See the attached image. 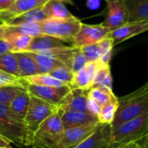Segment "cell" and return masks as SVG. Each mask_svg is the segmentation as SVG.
<instances>
[{
  "label": "cell",
  "mask_w": 148,
  "mask_h": 148,
  "mask_svg": "<svg viewBox=\"0 0 148 148\" xmlns=\"http://www.w3.org/2000/svg\"><path fill=\"white\" fill-rule=\"evenodd\" d=\"M119 106L118 99L112 100L101 106L100 113L98 117L99 122L103 125H111Z\"/></svg>",
  "instance_id": "f1b7e54d"
},
{
  "label": "cell",
  "mask_w": 148,
  "mask_h": 148,
  "mask_svg": "<svg viewBox=\"0 0 148 148\" xmlns=\"http://www.w3.org/2000/svg\"><path fill=\"white\" fill-rule=\"evenodd\" d=\"M48 74H50L54 79L66 84L67 86L73 78V73L71 71L64 65H59L53 68Z\"/></svg>",
  "instance_id": "4dcf8cb0"
},
{
  "label": "cell",
  "mask_w": 148,
  "mask_h": 148,
  "mask_svg": "<svg viewBox=\"0 0 148 148\" xmlns=\"http://www.w3.org/2000/svg\"><path fill=\"white\" fill-rule=\"evenodd\" d=\"M80 51L87 59V62H95L100 59L101 51L99 45V42L90 45L83 46L80 48Z\"/></svg>",
  "instance_id": "1f68e13d"
},
{
  "label": "cell",
  "mask_w": 148,
  "mask_h": 148,
  "mask_svg": "<svg viewBox=\"0 0 148 148\" xmlns=\"http://www.w3.org/2000/svg\"><path fill=\"white\" fill-rule=\"evenodd\" d=\"M87 108H88V112L91 114L96 116L97 118L99 117L100 111H101V106L90 97H88L87 99Z\"/></svg>",
  "instance_id": "d590c367"
},
{
  "label": "cell",
  "mask_w": 148,
  "mask_h": 148,
  "mask_svg": "<svg viewBox=\"0 0 148 148\" xmlns=\"http://www.w3.org/2000/svg\"></svg>",
  "instance_id": "bcb514c9"
},
{
  "label": "cell",
  "mask_w": 148,
  "mask_h": 148,
  "mask_svg": "<svg viewBox=\"0 0 148 148\" xmlns=\"http://www.w3.org/2000/svg\"><path fill=\"white\" fill-rule=\"evenodd\" d=\"M138 144L141 145L142 148H148V136L145 138H144L143 140H141L140 142H138Z\"/></svg>",
  "instance_id": "b9f144b4"
},
{
  "label": "cell",
  "mask_w": 148,
  "mask_h": 148,
  "mask_svg": "<svg viewBox=\"0 0 148 148\" xmlns=\"http://www.w3.org/2000/svg\"><path fill=\"white\" fill-rule=\"evenodd\" d=\"M145 86H146V88L148 89V81H147V82H146V83H145Z\"/></svg>",
  "instance_id": "f6af8a7d"
},
{
  "label": "cell",
  "mask_w": 148,
  "mask_h": 148,
  "mask_svg": "<svg viewBox=\"0 0 148 148\" xmlns=\"http://www.w3.org/2000/svg\"><path fill=\"white\" fill-rule=\"evenodd\" d=\"M110 32L109 29L102 24L86 25L82 23L79 32L73 38L71 46L80 49L83 46L96 44L106 38Z\"/></svg>",
  "instance_id": "52a82bcc"
},
{
  "label": "cell",
  "mask_w": 148,
  "mask_h": 148,
  "mask_svg": "<svg viewBox=\"0 0 148 148\" xmlns=\"http://www.w3.org/2000/svg\"><path fill=\"white\" fill-rule=\"evenodd\" d=\"M42 8L47 19H71L75 18L64 4L57 0H49Z\"/></svg>",
  "instance_id": "d6986e66"
},
{
  "label": "cell",
  "mask_w": 148,
  "mask_h": 148,
  "mask_svg": "<svg viewBox=\"0 0 148 148\" xmlns=\"http://www.w3.org/2000/svg\"><path fill=\"white\" fill-rule=\"evenodd\" d=\"M112 129V128H111ZM148 136V113L112 129L111 145L140 142Z\"/></svg>",
  "instance_id": "277c9868"
},
{
  "label": "cell",
  "mask_w": 148,
  "mask_h": 148,
  "mask_svg": "<svg viewBox=\"0 0 148 148\" xmlns=\"http://www.w3.org/2000/svg\"><path fill=\"white\" fill-rule=\"evenodd\" d=\"M23 89L17 87H0V104L9 105Z\"/></svg>",
  "instance_id": "d6a6232c"
},
{
  "label": "cell",
  "mask_w": 148,
  "mask_h": 148,
  "mask_svg": "<svg viewBox=\"0 0 148 148\" xmlns=\"http://www.w3.org/2000/svg\"><path fill=\"white\" fill-rule=\"evenodd\" d=\"M64 128L58 112L46 119L32 136V148H57Z\"/></svg>",
  "instance_id": "3957f363"
},
{
  "label": "cell",
  "mask_w": 148,
  "mask_h": 148,
  "mask_svg": "<svg viewBox=\"0 0 148 148\" xmlns=\"http://www.w3.org/2000/svg\"><path fill=\"white\" fill-rule=\"evenodd\" d=\"M33 38L27 36V35H22L18 33H12V32H3V26H2V32L0 34V39H4L10 43V45L12 46V52H22L25 51L28 47L30 46L32 40Z\"/></svg>",
  "instance_id": "ffe728a7"
},
{
  "label": "cell",
  "mask_w": 148,
  "mask_h": 148,
  "mask_svg": "<svg viewBox=\"0 0 148 148\" xmlns=\"http://www.w3.org/2000/svg\"><path fill=\"white\" fill-rule=\"evenodd\" d=\"M148 31V21L128 22L120 28L111 32L107 38L112 41L113 46L131 38L137 35Z\"/></svg>",
  "instance_id": "7c38bea8"
},
{
  "label": "cell",
  "mask_w": 148,
  "mask_h": 148,
  "mask_svg": "<svg viewBox=\"0 0 148 148\" xmlns=\"http://www.w3.org/2000/svg\"><path fill=\"white\" fill-rule=\"evenodd\" d=\"M30 101V95L26 90H23L18 96H16L12 101L8 105L12 114L20 121L24 122L26 115L28 105Z\"/></svg>",
  "instance_id": "44dd1931"
},
{
  "label": "cell",
  "mask_w": 148,
  "mask_h": 148,
  "mask_svg": "<svg viewBox=\"0 0 148 148\" xmlns=\"http://www.w3.org/2000/svg\"><path fill=\"white\" fill-rule=\"evenodd\" d=\"M1 32H2V25L0 24V34H1Z\"/></svg>",
  "instance_id": "ee69618b"
},
{
  "label": "cell",
  "mask_w": 148,
  "mask_h": 148,
  "mask_svg": "<svg viewBox=\"0 0 148 148\" xmlns=\"http://www.w3.org/2000/svg\"><path fill=\"white\" fill-rule=\"evenodd\" d=\"M89 90L74 89L71 90L58 104V110L62 111H75L88 112L87 99Z\"/></svg>",
  "instance_id": "8fae6325"
},
{
  "label": "cell",
  "mask_w": 148,
  "mask_h": 148,
  "mask_svg": "<svg viewBox=\"0 0 148 148\" xmlns=\"http://www.w3.org/2000/svg\"><path fill=\"white\" fill-rule=\"evenodd\" d=\"M69 46L64 41L51 37L47 35H40L38 37H35L32 38V43L28 49L25 51L28 52H36V53H43L53 49L63 48Z\"/></svg>",
  "instance_id": "2e32d148"
},
{
  "label": "cell",
  "mask_w": 148,
  "mask_h": 148,
  "mask_svg": "<svg viewBox=\"0 0 148 148\" xmlns=\"http://www.w3.org/2000/svg\"><path fill=\"white\" fill-rule=\"evenodd\" d=\"M26 52H28V51H26ZM29 53L35 60V62L38 67L39 74H47L53 68L59 66V65H64L60 61H58V59H56L55 58H53L48 54L35 53V52H29Z\"/></svg>",
  "instance_id": "7402d4cb"
},
{
  "label": "cell",
  "mask_w": 148,
  "mask_h": 148,
  "mask_svg": "<svg viewBox=\"0 0 148 148\" xmlns=\"http://www.w3.org/2000/svg\"><path fill=\"white\" fill-rule=\"evenodd\" d=\"M118 102L119 106L111 124L112 129L148 113V89L144 85L136 91L118 98Z\"/></svg>",
  "instance_id": "6da1fadb"
},
{
  "label": "cell",
  "mask_w": 148,
  "mask_h": 148,
  "mask_svg": "<svg viewBox=\"0 0 148 148\" xmlns=\"http://www.w3.org/2000/svg\"><path fill=\"white\" fill-rule=\"evenodd\" d=\"M14 2L15 0H0V12L8 11Z\"/></svg>",
  "instance_id": "74e56055"
},
{
  "label": "cell",
  "mask_w": 148,
  "mask_h": 148,
  "mask_svg": "<svg viewBox=\"0 0 148 148\" xmlns=\"http://www.w3.org/2000/svg\"><path fill=\"white\" fill-rule=\"evenodd\" d=\"M86 5L90 9H95L99 5V0H87Z\"/></svg>",
  "instance_id": "60d3db41"
},
{
  "label": "cell",
  "mask_w": 148,
  "mask_h": 148,
  "mask_svg": "<svg viewBox=\"0 0 148 148\" xmlns=\"http://www.w3.org/2000/svg\"><path fill=\"white\" fill-rule=\"evenodd\" d=\"M58 113L61 118L64 130L99 122V119L96 116L88 112L58 110Z\"/></svg>",
  "instance_id": "9a60e30c"
},
{
  "label": "cell",
  "mask_w": 148,
  "mask_h": 148,
  "mask_svg": "<svg viewBox=\"0 0 148 148\" xmlns=\"http://www.w3.org/2000/svg\"><path fill=\"white\" fill-rule=\"evenodd\" d=\"M28 83L24 78L0 71V87H17L26 90Z\"/></svg>",
  "instance_id": "83f0119b"
},
{
  "label": "cell",
  "mask_w": 148,
  "mask_h": 148,
  "mask_svg": "<svg viewBox=\"0 0 148 148\" xmlns=\"http://www.w3.org/2000/svg\"><path fill=\"white\" fill-rule=\"evenodd\" d=\"M0 134L18 146H31L32 137L25 123L18 120L7 105L0 104Z\"/></svg>",
  "instance_id": "7a4b0ae2"
},
{
  "label": "cell",
  "mask_w": 148,
  "mask_h": 148,
  "mask_svg": "<svg viewBox=\"0 0 148 148\" xmlns=\"http://www.w3.org/2000/svg\"><path fill=\"white\" fill-rule=\"evenodd\" d=\"M0 71L18 76V63L14 52H8L0 56Z\"/></svg>",
  "instance_id": "f546056e"
},
{
  "label": "cell",
  "mask_w": 148,
  "mask_h": 148,
  "mask_svg": "<svg viewBox=\"0 0 148 148\" xmlns=\"http://www.w3.org/2000/svg\"><path fill=\"white\" fill-rule=\"evenodd\" d=\"M93 82L88 76L85 68L76 73L73 74L71 81L68 84V86L71 90L74 89H82L89 90L92 87Z\"/></svg>",
  "instance_id": "484cf974"
},
{
  "label": "cell",
  "mask_w": 148,
  "mask_h": 148,
  "mask_svg": "<svg viewBox=\"0 0 148 148\" xmlns=\"http://www.w3.org/2000/svg\"><path fill=\"white\" fill-rule=\"evenodd\" d=\"M57 1H59V2H61V3H63V4H64V5H65L66 3L73 5V3H72L71 0H57Z\"/></svg>",
  "instance_id": "7bdbcfd3"
},
{
  "label": "cell",
  "mask_w": 148,
  "mask_h": 148,
  "mask_svg": "<svg viewBox=\"0 0 148 148\" xmlns=\"http://www.w3.org/2000/svg\"><path fill=\"white\" fill-rule=\"evenodd\" d=\"M26 82L33 86H52V87H61L67 86L66 84L54 79L50 74H38V75L31 76L25 79Z\"/></svg>",
  "instance_id": "4316f807"
},
{
  "label": "cell",
  "mask_w": 148,
  "mask_h": 148,
  "mask_svg": "<svg viewBox=\"0 0 148 148\" xmlns=\"http://www.w3.org/2000/svg\"><path fill=\"white\" fill-rule=\"evenodd\" d=\"M26 91L31 96L36 97L50 105L58 106V104L71 91V89L68 86L61 87H52L33 86L28 84L26 86Z\"/></svg>",
  "instance_id": "30bf717a"
},
{
  "label": "cell",
  "mask_w": 148,
  "mask_h": 148,
  "mask_svg": "<svg viewBox=\"0 0 148 148\" xmlns=\"http://www.w3.org/2000/svg\"><path fill=\"white\" fill-rule=\"evenodd\" d=\"M87 59L84 56V54L81 52L80 49L78 48V50L74 53L72 59H71V71L74 74L81 70H83L86 65L87 64Z\"/></svg>",
  "instance_id": "836d02e7"
},
{
  "label": "cell",
  "mask_w": 148,
  "mask_h": 148,
  "mask_svg": "<svg viewBox=\"0 0 148 148\" xmlns=\"http://www.w3.org/2000/svg\"><path fill=\"white\" fill-rule=\"evenodd\" d=\"M88 97L95 100L100 106L118 99L112 91H109L100 86H92L91 89H89Z\"/></svg>",
  "instance_id": "d4e9b609"
},
{
  "label": "cell",
  "mask_w": 148,
  "mask_h": 148,
  "mask_svg": "<svg viewBox=\"0 0 148 148\" xmlns=\"http://www.w3.org/2000/svg\"><path fill=\"white\" fill-rule=\"evenodd\" d=\"M112 148H142V147L137 142H130V143H125V144L113 145Z\"/></svg>",
  "instance_id": "f35d334b"
},
{
  "label": "cell",
  "mask_w": 148,
  "mask_h": 148,
  "mask_svg": "<svg viewBox=\"0 0 148 148\" xmlns=\"http://www.w3.org/2000/svg\"><path fill=\"white\" fill-rule=\"evenodd\" d=\"M100 125L99 122H97L64 130L57 148H74L91 136Z\"/></svg>",
  "instance_id": "ba28073f"
},
{
  "label": "cell",
  "mask_w": 148,
  "mask_h": 148,
  "mask_svg": "<svg viewBox=\"0 0 148 148\" xmlns=\"http://www.w3.org/2000/svg\"><path fill=\"white\" fill-rule=\"evenodd\" d=\"M14 53L17 58L19 77L25 79L39 74L38 67L35 60L30 55L29 52L22 51V52H14Z\"/></svg>",
  "instance_id": "ac0fdd59"
},
{
  "label": "cell",
  "mask_w": 148,
  "mask_h": 148,
  "mask_svg": "<svg viewBox=\"0 0 148 148\" xmlns=\"http://www.w3.org/2000/svg\"><path fill=\"white\" fill-rule=\"evenodd\" d=\"M81 24L76 17L71 19H46L40 23L41 33L58 38L71 45Z\"/></svg>",
  "instance_id": "5b68a950"
},
{
  "label": "cell",
  "mask_w": 148,
  "mask_h": 148,
  "mask_svg": "<svg viewBox=\"0 0 148 148\" xmlns=\"http://www.w3.org/2000/svg\"><path fill=\"white\" fill-rule=\"evenodd\" d=\"M58 112V108L57 106L50 105L36 97L30 95V101L24 123L32 137L46 119Z\"/></svg>",
  "instance_id": "8992f818"
},
{
  "label": "cell",
  "mask_w": 148,
  "mask_h": 148,
  "mask_svg": "<svg viewBox=\"0 0 148 148\" xmlns=\"http://www.w3.org/2000/svg\"><path fill=\"white\" fill-rule=\"evenodd\" d=\"M13 49L12 46L10 45V43H8L7 41L4 40V39H0V56L8 53V52H12Z\"/></svg>",
  "instance_id": "8d00e7d4"
},
{
  "label": "cell",
  "mask_w": 148,
  "mask_h": 148,
  "mask_svg": "<svg viewBox=\"0 0 148 148\" xmlns=\"http://www.w3.org/2000/svg\"><path fill=\"white\" fill-rule=\"evenodd\" d=\"M111 125H103L86 139L74 148H109L111 145Z\"/></svg>",
  "instance_id": "5bb4252c"
},
{
  "label": "cell",
  "mask_w": 148,
  "mask_h": 148,
  "mask_svg": "<svg viewBox=\"0 0 148 148\" xmlns=\"http://www.w3.org/2000/svg\"><path fill=\"white\" fill-rule=\"evenodd\" d=\"M110 74H111V67H110V65H106V66H104V67L100 68L96 73V76L94 78L92 86H99L105 80V79L108 75H110Z\"/></svg>",
  "instance_id": "e575fe53"
},
{
  "label": "cell",
  "mask_w": 148,
  "mask_h": 148,
  "mask_svg": "<svg viewBox=\"0 0 148 148\" xmlns=\"http://www.w3.org/2000/svg\"><path fill=\"white\" fill-rule=\"evenodd\" d=\"M48 1L49 0H15L8 11L0 12V24H7L18 16L43 7Z\"/></svg>",
  "instance_id": "4fadbf2b"
},
{
  "label": "cell",
  "mask_w": 148,
  "mask_h": 148,
  "mask_svg": "<svg viewBox=\"0 0 148 148\" xmlns=\"http://www.w3.org/2000/svg\"><path fill=\"white\" fill-rule=\"evenodd\" d=\"M107 13L102 25L110 32L115 31L129 22L128 12L123 0H105Z\"/></svg>",
  "instance_id": "9c48e42d"
},
{
  "label": "cell",
  "mask_w": 148,
  "mask_h": 148,
  "mask_svg": "<svg viewBox=\"0 0 148 148\" xmlns=\"http://www.w3.org/2000/svg\"><path fill=\"white\" fill-rule=\"evenodd\" d=\"M12 142L0 134V148H12Z\"/></svg>",
  "instance_id": "ab89813d"
},
{
  "label": "cell",
  "mask_w": 148,
  "mask_h": 148,
  "mask_svg": "<svg viewBox=\"0 0 148 148\" xmlns=\"http://www.w3.org/2000/svg\"><path fill=\"white\" fill-rule=\"evenodd\" d=\"M1 25L3 26V32H5L18 33L22 35H27L32 38H35L42 35L40 23L24 24V25H9L4 24Z\"/></svg>",
  "instance_id": "cb8c5ba5"
},
{
  "label": "cell",
  "mask_w": 148,
  "mask_h": 148,
  "mask_svg": "<svg viewBox=\"0 0 148 148\" xmlns=\"http://www.w3.org/2000/svg\"><path fill=\"white\" fill-rule=\"evenodd\" d=\"M127 12L129 22L148 21V0H123Z\"/></svg>",
  "instance_id": "e0dca14e"
},
{
  "label": "cell",
  "mask_w": 148,
  "mask_h": 148,
  "mask_svg": "<svg viewBox=\"0 0 148 148\" xmlns=\"http://www.w3.org/2000/svg\"><path fill=\"white\" fill-rule=\"evenodd\" d=\"M47 18L45 15L43 8H37L26 13H24L20 16H18L12 20H10L7 24L9 25H24V24H33V23H41L46 20Z\"/></svg>",
  "instance_id": "603a6c76"
}]
</instances>
